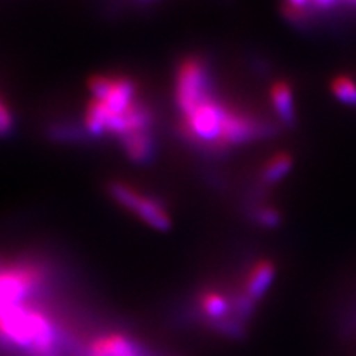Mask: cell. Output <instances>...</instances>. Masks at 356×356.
<instances>
[{
  "instance_id": "1",
  "label": "cell",
  "mask_w": 356,
  "mask_h": 356,
  "mask_svg": "<svg viewBox=\"0 0 356 356\" xmlns=\"http://www.w3.org/2000/svg\"><path fill=\"white\" fill-rule=\"evenodd\" d=\"M0 341L30 356H58L60 332L50 315L24 304L0 310Z\"/></svg>"
},
{
  "instance_id": "2",
  "label": "cell",
  "mask_w": 356,
  "mask_h": 356,
  "mask_svg": "<svg viewBox=\"0 0 356 356\" xmlns=\"http://www.w3.org/2000/svg\"><path fill=\"white\" fill-rule=\"evenodd\" d=\"M229 106L208 95L193 109L181 115L178 129L190 144L208 149L210 152H221L220 139L222 121Z\"/></svg>"
},
{
  "instance_id": "3",
  "label": "cell",
  "mask_w": 356,
  "mask_h": 356,
  "mask_svg": "<svg viewBox=\"0 0 356 356\" xmlns=\"http://www.w3.org/2000/svg\"><path fill=\"white\" fill-rule=\"evenodd\" d=\"M43 267L35 261L24 259L0 266V310L26 304L43 286Z\"/></svg>"
},
{
  "instance_id": "4",
  "label": "cell",
  "mask_w": 356,
  "mask_h": 356,
  "mask_svg": "<svg viewBox=\"0 0 356 356\" xmlns=\"http://www.w3.org/2000/svg\"><path fill=\"white\" fill-rule=\"evenodd\" d=\"M211 95L210 66L200 56H186L175 71V104L184 115Z\"/></svg>"
},
{
  "instance_id": "5",
  "label": "cell",
  "mask_w": 356,
  "mask_h": 356,
  "mask_svg": "<svg viewBox=\"0 0 356 356\" xmlns=\"http://www.w3.org/2000/svg\"><path fill=\"white\" fill-rule=\"evenodd\" d=\"M108 191L111 198H114L126 210L136 213L150 228L157 231L170 229V215H168L167 208L159 200L142 195L136 188H132V186L122 184V181L109 184Z\"/></svg>"
},
{
  "instance_id": "6",
  "label": "cell",
  "mask_w": 356,
  "mask_h": 356,
  "mask_svg": "<svg viewBox=\"0 0 356 356\" xmlns=\"http://www.w3.org/2000/svg\"><path fill=\"white\" fill-rule=\"evenodd\" d=\"M89 356H145V350L121 333H108L91 341Z\"/></svg>"
},
{
  "instance_id": "7",
  "label": "cell",
  "mask_w": 356,
  "mask_h": 356,
  "mask_svg": "<svg viewBox=\"0 0 356 356\" xmlns=\"http://www.w3.org/2000/svg\"><path fill=\"white\" fill-rule=\"evenodd\" d=\"M275 273H277V269H275V264L273 261L262 259L256 262L248 275L243 292L257 304V302L264 299L267 291L273 286Z\"/></svg>"
},
{
  "instance_id": "8",
  "label": "cell",
  "mask_w": 356,
  "mask_h": 356,
  "mask_svg": "<svg viewBox=\"0 0 356 356\" xmlns=\"http://www.w3.org/2000/svg\"><path fill=\"white\" fill-rule=\"evenodd\" d=\"M124 154L136 163H149L155 157V139L150 131L127 134L119 139Z\"/></svg>"
},
{
  "instance_id": "9",
  "label": "cell",
  "mask_w": 356,
  "mask_h": 356,
  "mask_svg": "<svg viewBox=\"0 0 356 356\" xmlns=\"http://www.w3.org/2000/svg\"><path fill=\"white\" fill-rule=\"evenodd\" d=\"M270 102H273L275 115L284 126L292 127L296 124V101H293V91L287 81H275L270 86Z\"/></svg>"
},
{
  "instance_id": "10",
  "label": "cell",
  "mask_w": 356,
  "mask_h": 356,
  "mask_svg": "<svg viewBox=\"0 0 356 356\" xmlns=\"http://www.w3.org/2000/svg\"><path fill=\"white\" fill-rule=\"evenodd\" d=\"M200 309H202L203 317L210 320L213 327L215 323L233 315V300L221 292L207 291L200 296Z\"/></svg>"
},
{
  "instance_id": "11",
  "label": "cell",
  "mask_w": 356,
  "mask_h": 356,
  "mask_svg": "<svg viewBox=\"0 0 356 356\" xmlns=\"http://www.w3.org/2000/svg\"><path fill=\"white\" fill-rule=\"evenodd\" d=\"M293 165V159L291 154L287 152H279L275 154L274 157H270L266 162L264 168H262V181L266 185H274L277 181L282 180L284 177L289 175V172L292 170Z\"/></svg>"
},
{
  "instance_id": "12",
  "label": "cell",
  "mask_w": 356,
  "mask_h": 356,
  "mask_svg": "<svg viewBox=\"0 0 356 356\" xmlns=\"http://www.w3.org/2000/svg\"><path fill=\"white\" fill-rule=\"evenodd\" d=\"M332 95L337 97L341 104L356 108V81L353 78L340 74V76L333 78L330 83Z\"/></svg>"
},
{
  "instance_id": "13",
  "label": "cell",
  "mask_w": 356,
  "mask_h": 356,
  "mask_svg": "<svg viewBox=\"0 0 356 356\" xmlns=\"http://www.w3.org/2000/svg\"><path fill=\"white\" fill-rule=\"evenodd\" d=\"M254 221L257 225L264 226V228H277L282 218H280V213L275 208L262 207L254 211Z\"/></svg>"
},
{
  "instance_id": "14",
  "label": "cell",
  "mask_w": 356,
  "mask_h": 356,
  "mask_svg": "<svg viewBox=\"0 0 356 356\" xmlns=\"http://www.w3.org/2000/svg\"><path fill=\"white\" fill-rule=\"evenodd\" d=\"M13 129V114L7 102L0 97V137L7 136Z\"/></svg>"
},
{
  "instance_id": "15",
  "label": "cell",
  "mask_w": 356,
  "mask_h": 356,
  "mask_svg": "<svg viewBox=\"0 0 356 356\" xmlns=\"http://www.w3.org/2000/svg\"><path fill=\"white\" fill-rule=\"evenodd\" d=\"M286 7L284 8H291V10L296 12H302L309 15V8L314 7L312 6V0H286Z\"/></svg>"
},
{
  "instance_id": "16",
  "label": "cell",
  "mask_w": 356,
  "mask_h": 356,
  "mask_svg": "<svg viewBox=\"0 0 356 356\" xmlns=\"http://www.w3.org/2000/svg\"><path fill=\"white\" fill-rule=\"evenodd\" d=\"M341 3H348V6L356 7V0H341Z\"/></svg>"
}]
</instances>
